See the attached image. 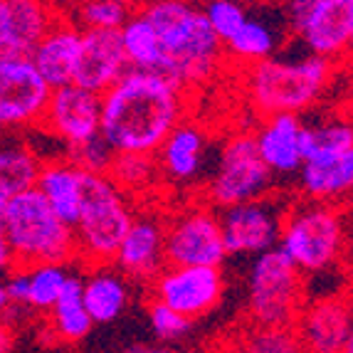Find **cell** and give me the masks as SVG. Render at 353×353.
<instances>
[{
    "mask_svg": "<svg viewBox=\"0 0 353 353\" xmlns=\"http://www.w3.org/2000/svg\"><path fill=\"white\" fill-rule=\"evenodd\" d=\"M10 267H15V257H12L10 242H8L6 228H3V220H0V274H6Z\"/></svg>",
    "mask_w": 353,
    "mask_h": 353,
    "instance_id": "obj_38",
    "label": "cell"
},
{
    "mask_svg": "<svg viewBox=\"0 0 353 353\" xmlns=\"http://www.w3.org/2000/svg\"><path fill=\"white\" fill-rule=\"evenodd\" d=\"M79 40H82V30L54 18L48 32L37 40L35 48L30 50L28 57L32 59L35 70L52 89L72 82L77 54H79Z\"/></svg>",
    "mask_w": 353,
    "mask_h": 353,
    "instance_id": "obj_21",
    "label": "cell"
},
{
    "mask_svg": "<svg viewBox=\"0 0 353 353\" xmlns=\"http://www.w3.org/2000/svg\"><path fill=\"white\" fill-rule=\"evenodd\" d=\"M292 326L304 351L341 353L353 348L351 304L346 296L331 294L304 301Z\"/></svg>",
    "mask_w": 353,
    "mask_h": 353,
    "instance_id": "obj_15",
    "label": "cell"
},
{
    "mask_svg": "<svg viewBox=\"0 0 353 353\" xmlns=\"http://www.w3.org/2000/svg\"><path fill=\"white\" fill-rule=\"evenodd\" d=\"M42 159L20 139H0V210L25 190L35 188Z\"/></svg>",
    "mask_w": 353,
    "mask_h": 353,
    "instance_id": "obj_25",
    "label": "cell"
},
{
    "mask_svg": "<svg viewBox=\"0 0 353 353\" xmlns=\"http://www.w3.org/2000/svg\"><path fill=\"white\" fill-rule=\"evenodd\" d=\"M0 52H12V8H10V0H0Z\"/></svg>",
    "mask_w": 353,
    "mask_h": 353,
    "instance_id": "obj_36",
    "label": "cell"
},
{
    "mask_svg": "<svg viewBox=\"0 0 353 353\" xmlns=\"http://www.w3.org/2000/svg\"><path fill=\"white\" fill-rule=\"evenodd\" d=\"M101 94L74 82L50 89L40 126L50 131L65 146H77L99 134Z\"/></svg>",
    "mask_w": 353,
    "mask_h": 353,
    "instance_id": "obj_14",
    "label": "cell"
},
{
    "mask_svg": "<svg viewBox=\"0 0 353 353\" xmlns=\"http://www.w3.org/2000/svg\"><path fill=\"white\" fill-rule=\"evenodd\" d=\"M165 265L220 267L228 257L220 218L212 208H185L163 225Z\"/></svg>",
    "mask_w": 353,
    "mask_h": 353,
    "instance_id": "obj_11",
    "label": "cell"
},
{
    "mask_svg": "<svg viewBox=\"0 0 353 353\" xmlns=\"http://www.w3.org/2000/svg\"><path fill=\"white\" fill-rule=\"evenodd\" d=\"M205 15L208 25L212 28V32L220 37V42L228 40L245 18L248 10L240 0H205V6L201 8Z\"/></svg>",
    "mask_w": 353,
    "mask_h": 353,
    "instance_id": "obj_34",
    "label": "cell"
},
{
    "mask_svg": "<svg viewBox=\"0 0 353 353\" xmlns=\"http://www.w3.org/2000/svg\"><path fill=\"white\" fill-rule=\"evenodd\" d=\"M220 210L218 218L228 254H259L277 248L287 205L270 198V193Z\"/></svg>",
    "mask_w": 353,
    "mask_h": 353,
    "instance_id": "obj_13",
    "label": "cell"
},
{
    "mask_svg": "<svg viewBox=\"0 0 353 353\" xmlns=\"http://www.w3.org/2000/svg\"><path fill=\"white\" fill-rule=\"evenodd\" d=\"M148 284L151 299L193 321L218 309L225 294L223 270L210 265H163Z\"/></svg>",
    "mask_w": 353,
    "mask_h": 353,
    "instance_id": "obj_12",
    "label": "cell"
},
{
    "mask_svg": "<svg viewBox=\"0 0 353 353\" xmlns=\"http://www.w3.org/2000/svg\"><path fill=\"white\" fill-rule=\"evenodd\" d=\"M67 262H40L28 267V299L25 306L32 314H48L70 277Z\"/></svg>",
    "mask_w": 353,
    "mask_h": 353,
    "instance_id": "obj_29",
    "label": "cell"
},
{
    "mask_svg": "<svg viewBox=\"0 0 353 353\" xmlns=\"http://www.w3.org/2000/svg\"><path fill=\"white\" fill-rule=\"evenodd\" d=\"M131 299L129 279L117 267L94 265L87 277H82V301L94 324H112L126 312Z\"/></svg>",
    "mask_w": 353,
    "mask_h": 353,
    "instance_id": "obj_22",
    "label": "cell"
},
{
    "mask_svg": "<svg viewBox=\"0 0 353 353\" xmlns=\"http://www.w3.org/2000/svg\"><path fill=\"white\" fill-rule=\"evenodd\" d=\"M193 319L183 316L181 312L171 309V306L161 304V301L151 299L148 301V326H151L156 341L161 343H171V341H181L190 334L193 329Z\"/></svg>",
    "mask_w": 353,
    "mask_h": 353,
    "instance_id": "obj_32",
    "label": "cell"
},
{
    "mask_svg": "<svg viewBox=\"0 0 353 353\" xmlns=\"http://www.w3.org/2000/svg\"><path fill=\"white\" fill-rule=\"evenodd\" d=\"M274 173L259 156L252 131H237L228 136L220 148L218 165L208 183V201L212 208H228L252 201L272 190Z\"/></svg>",
    "mask_w": 353,
    "mask_h": 353,
    "instance_id": "obj_9",
    "label": "cell"
},
{
    "mask_svg": "<svg viewBox=\"0 0 353 353\" xmlns=\"http://www.w3.org/2000/svg\"><path fill=\"white\" fill-rule=\"evenodd\" d=\"M208 136L193 121H178L161 146L156 148V163H159L161 176L176 183H190L201 176L205 165Z\"/></svg>",
    "mask_w": 353,
    "mask_h": 353,
    "instance_id": "obj_20",
    "label": "cell"
},
{
    "mask_svg": "<svg viewBox=\"0 0 353 353\" xmlns=\"http://www.w3.org/2000/svg\"><path fill=\"white\" fill-rule=\"evenodd\" d=\"M67 161H72L74 165H79L82 171L92 173H106L109 165L114 161V148L101 139L99 134L94 139H89L84 143L77 146H67Z\"/></svg>",
    "mask_w": 353,
    "mask_h": 353,
    "instance_id": "obj_35",
    "label": "cell"
},
{
    "mask_svg": "<svg viewBox=\"0 0 353 353\" xmlns=\"http://www.w3.org/2000/svg\"><path fill=\"white\" fill-rule=\"evenodd\" d=\"M35 188L48 201V205L57 212L65 223L74 225L79 215L84 195V171L72 161H52V163H42L37 173Z\"/></svg>",
    "mask_w": 353,
    "mask_h": 353,
    "instance_id": "obj_23",
    "label": "cell"
},
{
    "mask_svg": "<svg viewBox=\"0 0 353 353\" xmlns=\"http://www.w3.org/2000/svg\"><path fill=\"white\" fill-rule=\"evenodd\" d=\"M50 89L28 54L0 52V134L40 126Z\"/></svg>",
    "mask_w": 353,
    "mask_h": 353,
    "instance_id": "obj_10",
    "label": "cell"
},
{
    "mask_svg": "<svg viewBox=\"0 0 353 353\" xmlns=\"http://www.w3.org/2000/svg\"><path fill=\"white\" fill-rule=\"evenodd\" d=\"M119 37H121V48H124L129 67L161 72L163 52H161L159 35H156L153 25L143 15V10L131 12L129 18L119 25Z\"/></svg>",
    "mask_w": 353,
    "mask_h": 353,
    "instance_id": "obj_26",
    "label": "cell"
},
{
    "mask_svg": "<svg viewBox=\"0 0 353 353\" xmlns=\"http://www.w3.org/2000/svg\"><path fill=\"white\" fill-rule=\"evenodd\" d=\"M223 50L228 57L237 59L242 65H252V62H259V59L274 54L277 32L267 20L248 15L240 23V28L223 42Z\"/></svg>",
    "mask_w": 353,
    "mask_h": 353,
    "instance_id": "obj_27",
    "label": "cell"
},
{
    "mask_svg": "<svg viewBox=\"0 0 353 353\" xmlns=\"http://www.w3.org/2000/svg\"><path fill=\"white\" fill-rule=\"evenodd\" d=\"M242 348L254 353H294L301 351L294 326L254 324L242 334Z\"/></svg>",
    "mask_w": 353,
    "mask_h": 353,
    "instance_id": "obj_31",
    "label": "cell"
},
{
    "mask_svg": "<svg viewBox=\"0 0 353 353\" xmlns=\"http://www.w3.org/2000/svg\"><path fill=\"white\" fill-rule=\"evenodd\" d=\"M304 274L279 248L254 254L248 277V312L254 324L292 326L304 306Z\"/></svg>",
    "mask_w": 353,
    "mask_h": 353,
    "instance_id": "obj_8",
    "label": "cell"
},
{
    "mask_svg": "<svg viewBox=\"0 0 353 353\" xmlns=\"http://www.w3.org/2000/svg\"><path fill=\"white\" fill-rule=\"evenodd\" d=\"M336 74V59L306 52L304 57H270L252 62L245 77V92L262 117L277 112L301 114L312 109Z\"/></svg>",
    "mask_w": 353,
    "mask_h": 353,
    "instance_id": "obj_3",
    "label": "cell"
},
{
    "mask_svg": "<svg viewBox=\"0 0 353 353\" xmlns=\"http://www.w3.org/2000/svg\"><path fill=\"white\" fill-rule=\"evenodd\" d=\"M136 210L129 193L112 181L109 173L84 171V195L77 215V259L87 265H109L119 242L129 230Z\"/></svg>",
    "mask_w": 353,
    "mask_h": 353,
    "instance_id": "obj_6",
    "label": "cell"
},
{
    "mask_svg": "<svg viewBox=\"0 0 353 353\" xmlns=\"http://www.w3.org/2000/svg\"><path fill=\"white\" fill-rule=\"evenodd\" d=\"M136 3H143V6H148V3H159V0H136Z\"/></svg>",
    "mask_w": 353,
    "mask_h": 353,
    "instance_id": "obj_40",
    "label": "cell"
},
{
    "mask_svg": "<svg viewBox=\"0 0 353 353\" xmlns=\"http://www.w3.org/2000/svg\"><path fill=\"white\" fill-rule=\"evenodd\" d=\"M25 312H28L25 306H18L10 301V294H8V289H6V277L0 274V319H6V321H10V324L15 326V319Z\"/></svg>",
    "mask_w": 353,
    "mask_h": 353,
    "instance_id": "obj_37",
    "label": "cell"
},
{
    "mask_svg": "<svg viewBox=\"0 0 353 353\" xmlns=\"http://www.w3.org/2000/svg\"><path fill=\"white\" fill-rule=\"evenodd\" d=\"M48 314V331L57 343L77 346V343H82L92 334V329L97 324L92 321L87 306L82 301V274L70 272L62 294L57 296V301H54Z\"/></svg>",
    "mask_w": 353,
    "mask_h": 353,
    "instance_id": "obj_24",
    "label": "cell"
},
{
    "mask_svg": "<svg viewBox=\"0 0 353 353\" xmlns=\"http://www.w3.org/2000/svg\"><path fill=\"white\" fill-rule=\"evenodd\" d=\"M18 346V334H15V326L6 319H0V353H8Z\"/></svg>",
    "mask_w": 353,
    "mask_h": 353,
    "instance_id": "obj_39",
    "label": "cell"
},
{
    "mask_svg": "<svg viewBox=\"0 0 353 353\" xmlns=\"http://www.w3.org/2000/svg\"><path fill=\"white\" fill-rule=\"evenodd\" d=\"M109 176L126 193H141L159 181L161 171L153 153H114Z\"/></svg>",
    "mask_w": 353,
    "mask_h": 353,
    "instance_id": "obj_30",
    "label": "cell"
},
{
    "mask_svg": "<svg viewBox=\"0 0 353 353\" xmlns=\"http://www.w3.org/2000/svg\"><path fill=\"white\" fill-rule=\"evenodd\" d=\"M299 190L309 201L341 203L353 188V126L346 119L304 124Z\"/></svg>",
    "mask_w": 353,
    "mask_h": 353,
    "instance_id": "obj_7",
    "label": "cell"
},
{
    "mask_svg": "<svg viewBox=\"0 0 353 353\" xmlns=\"http://www.w3.org/2000/svg\"><path fill=\"white\" fill-rule=\"evenodd\" d=\"M185 87L151 70H129L101 92L99 136L114 153H156L185 119Z\"/></svg>",
    "mask_w": 353,
    "mask_h": 353,
    "instance_id": "obj_1",
    "label": "cell"
},
{
    "mask_svg": "<svg viewBox=\"0 0 353 353\" xmlns=\"http://www.w3.org/2000/svg\"><path fill=\"white\" fill-rule=\"evenodd\" d=\"M0 220L6 228L15 265H40V262H67L77 259L74 228L59 218L48 205L37 188L15 195L3 210Z\"/></svg>",
    "mask_w": 353,
    "mask_h": 353,
    "instance_id": "obj_5",
    "label": "cell"
},
{
    "mask_svg": "<svg viewBox=\"0 0 353 353\" xmlns=\"http://www.w3.org/2000/svg\"><path fill=\"white\" fill-rule=\"evenodd\" d=\"M277 248L301 274L316 277L336 270L346 252V220L336 203L304 201L287 205Z\"/></svg>",
    "mask_w": 353,
    "mask_h": 353,
    "instance_id": "obj_4",
    "label": "cell"
},
{
    "mask_svg": "<svg viewBox=\"0 0 353 353\" xmlns=\"http://www.w3.org/2000/svg\"><path fill=\"white\" fill-rule=\"evenodd\" d=\"M112 262L126 279L151 282L165 265L163 225L151 215H134Z\"/></svg>",
    "mask_w": 353,
    "mask_h": 353,
    "instance_id": "obj_18",
    "label": "cell"
},
{
    "mask_svg": "<svg viewBox=\"0 0 353 353\" xmlns=\"http://www.w3.org/2000/svg\"><path fill=\"white\" fill-rule=\"evenodd\" d=\"M131 15V0H79L77 18L84 28H119Z\"/></svg>",
    "mask_w": 353,
    "mask_h": 353,
    "instance_id": "obj_33",
    "label": "cell"
},
{
    "mask_svg": "<svg viewBox=\"0 0 353 353\" xmlns=\"http://www.w3.org/2000/svg\"><path fill=\"white\" fill-rule=\"evenodd\" d=\"M252 134L259 156L274 176H296L304 161V121L299 114H267Z\"/></svg>",
    "mask_w": 353,
    "mask_h": 353,
    "instance_id": "obj_19",
    "label": "cell"
},
{
    "mask_svg": "<svg viewBox=\"0 0 353 353\" xmlns=\"http://www.w3.org/2000/svg\"><path fill=\"white\" fill-rule=\"evenodd\" d=\"M129 70L119 28H84L72 82L101 94Z\"/></svg>",
    "mask_w": 353,
    "mask_h": 353,
    "instance_id": "obj_16",
    "label": "cell"
},
{
    "mask_svg": "<svg viewBox=\"0 0 353 353\" xmlns=\"http://www.w3.org/2000/svg\"><path fill=\"white\" fill-rule=\"evenodd\" d=\"M306 52L346 57L353 42V0H316L294 32Z\"/></svg>",
    "mask_w": 353,
    "mask_h": 353,
    "instance_id": "obj_17",
    "label": "cell"
},
{
    "mask_svg": "<svg viewBox=\"0 0 353 353\" xmlns=\"http://www.w3.org/2000/svg\"><path fill=\"white\" fill-rule=\"evenodd\" d=\"M143 15L159 35L161 74L183 87H198L218 72L225 50L201 8L190 0H159L143 6Z\"/></svg>",
    "mask_w": 353,
    "mask_h": 353,
    "instance_id": "obj_2",
    "label": "cell"
},
{
    "mask_svg": "<svg viewBox=\"0 0 353 353\" xmlns=\"http://www.w3.org/2000/svg\"><path fill=\"white\" fill-rule=\"evenodd\" d=\"M12 8V52L30 54L50 25L54 23L57 12L48 0H10Z\"/></svg>",
    "mask_w": 353,
    "mask_h": 353,
    "instance_id": "obj_28",
    "label": "cell"
}]
</instances>
